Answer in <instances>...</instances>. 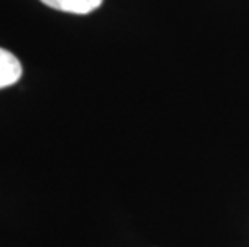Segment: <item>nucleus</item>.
Returning a JSON list of instances; mask_svg holds the SVG:
<instances>
[{
	"label": "nucleus",
	"mask_w": 249,
	"mask_h": 247,
	"mask_svg": "<svg viewBox=\"0 0 249 247\" xmlns=\"http://www.w3.org/2000/svg\"><path fill=\"white\" fill-rule=\"evenodd\" d=\"M47 7L72 15H87L97 10L103 0H40Z\"/></svg>",
	"instance_id": "f03ea898"
},
{
	"label": "nucleus",
	"mask_w": 249,
	"mask_h": 247,
	"mask_svg": "<svg viewBox=\"0 0 249 247\" xmlns=\"http://www.w3.org/2000/svg\"><path fill=\"white\" fill-rule=\"evenodd\" d=\"M23 72L21 63L12 51L0 49V88L17 83Z\"/></svg>",
	"instance_id": "f257e3e1"
}]
</instances>
